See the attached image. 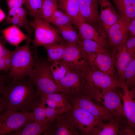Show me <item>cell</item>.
I'll return each instance as SVG.
<instances>
[{"label": "cell", "mask_w": 135, "mask_h": 135, "mask_svg": "<svg viewBox=\"0 0 135 135\" xmlns=\"http://www.w3.org/2000/svg\"><path fill=\"white\" fill-rule=\"evenodd\" d=\"M120 18L128 23L135 18V0H112Z\"/></svg>", "instance_id": "cell-22"}, {"label": "cell", "mask_w": 135, "mask_h": 135, "mask_svg": "<svg viewBox=\"0 0 135 135\" xmlns=\"http://www.w3.org/2000/svg\"><path fill=\"white\" fill-rule=\"evenodd\" d=\"M69 110L64 108H52L45 107L46 118L48 122L55 120L59 116Z\"/></svg>", "instance_id": "cell-36"}, {"label": "cell", "mask_w": 135, "mask_h": 135, "mask_svg": "<svg viewBox=\"0 0 135 135\" xmlns=\"http://www.w3.org/2000/svg\"><path fill=\"white\" fill-rule=\"evenodd\" d=\"M48 125V123H42L34 120L27 124L19 129L8 135H40L45 130Z\"/></svg>", "instance_id": "cell-25"}, {"label": "cell", "mask_w": 135, "mask_h": 135, "mask_svg": "<svg viewBox=\"0 0 135 135\" xmlns=\"http://www.w3.org/2000/svg\"><path fill=\"white\" fill-rule=\"evenodd\" d=\"M79 2L80 14L83 22L99 28L98 0H79Z\"/></svg>", "instance_id": "cell-18"}, {"label": "cell", "mask_w": 135, "mask_h": 135, "mask_svg": "<svg viewBox=\"0 0 135 135\" xmlns=\"http://www.w3.org/2000/svg\"><path fill=\"white\" fill-rule=\"evenodd\" d=\"M34 30V37L31 42L35 48L55 42H65L60 35L57 28L42 18L30 21Z\"/></svg>", "instance_id": "cell-5"}, {"label": "cell", "mask_w": 135, "mask_h": 135, "mask_svg": "<svg viewBox=\"0 0 135 135\" xmlns=\"http://www.w3.org/2000/svg\"><path fill=\"white\" fill-rule=\"evenodd\" d=\"M45 105L44 101L40 96L39 100L32 109L31 111L34 114V120L42 123H48L45 114Z\"/></svg>", "instance_id": "cell-34"}, {"label": "cell", "mask_w": 135, "mask_h": 135, "mask_svg": "<svg viewBox=\"0 0 135 135\" xmlns=\"http://www.w3.org/2000/svg\"><path fill=\"white\" fill-rule=\"evenodd\" d=\"M128 122L125 116H112L106 121H101L95 128L93 135H117Z\"/></svg>", "instance_id": "cell-19"}, {"label": "cell", "mask_w": 135, "mask_h": 135, "mask_svg": "<svg viewBox=\"0 0 135 135\" xmlns=\"http://www.w3.org/2000/svg\"><path fill=\"white\" fill-rule=\"evenodd\" d=\"M0 68L1 70L6 72L8 71L5 65L4 58L0 57Z\"/></svg>", "instance_id": "cell-44"}, {"label": "cell", "mask_w": 135, "mask_h": 135, "mask_svg": "<svg viewBox=\"0 0 135 135\" xmlns=\"http://www.w3.org/2000/svg\"><path fill=\"white\" fill-rule=\"evenodd\" d=\"M28 76L36 87V92L40 95L61 92L52 76L50 65L45 60L36 61Z\"/></svg>", "instance_id": "cell-4"}, {"label": "cell", "mask_w": 135, "mask_h": 135, "mask_svg": "<svg viewBox=\"0 0 135 135\" xmlns=\"http://www.w3.org/2000/svg\"><path fill=\"white\" fill-rule=\"evenodd\" d=\"M70 103L72 106L81 108L102 121H106L112 116L104 106L89 97H71Z\"/></svg>", "instance_id": "cell-10"}, {"label": "cell", "mask_w": 135, "mask_h": 135, "mask_svg": "<svg viewBox=\"0 0 135 135\" xmlns=\"http://www.w3.org/2000/svg\"><path fill=\"white\" fill-rule=\"evenodd\" d=\"M125 44L120 48L110 51L117 77L124 88V72L131 59Z\"/></svg>", "instance_id": "cell-17"}, {"label": "cell", "mask_w": 135, "mask_h": 135, "mask_svg": "<svg viewBox=\"0 0 135 135\" xmlns=\"http://www.w3.org/2000/svg\"><path fill=\"white\" fill-rule=\"evenodd\" d=\"M74 126L82 135H92L97 126L102 121L80 108L72 106L68 112Z\"/></svg>", "instance_id": "cell-8"}, {"label": "cell", "mask_w": 135, "mask_h": 135, "mask_svg": "<svg viewBox=\"0 0 135 135\" xmlns=\"http://www.w3.org/2000/svg\"><path fill=\"white\" fill-rule=\"evenodd\" d=\"M89 64L82 67L68 66V71L60 81L59 88L61 92L71 98L86 96L93 99L88 78Z\"/></svg>", "instance_id": "cell-2"}, {"label": "cell", "mask_w": 135, "mask_h": 135, "mask_svg": "<svg viewBox=\"0 0 135 135\" xmlns=\"http://www.w3.org/2000/svg\"><path fill=\"white\" fill-rule=\"evenodd\" d=\"M98 0L100 7L99 27L107 34L109 29L120 18V16L109 0Z\"/></svg>", "instance_id": "cell-15"}, {"label": "cell", "mask_w": 135, "mask_h": 135, "mask_svg": "<svg viewBox=\"0 0 135 135\" xmlns=\"http://www.w3.org/2000/svg\"><path fill=\"white\" fill-rule=\"evenodd\" d=\"M121 88H118L102 91L100 94L97 100V102L104 106L112 116H125L121 98L122 90H121Z\"/></svg>", "instance_id": "cell-9"}, {"label": "cell", "mask_w": 135, "mask_h": 135, "mask_svg": "<svg viewBox=\"0 0 135 135\" xmlns=\"http://www.w3.org/2000/svg\"><path fill=\"white\" fill-rule=\"evenodd\" d=\"M8 78L6 75L0 74V94L8 82Z\"/></svg>", "instance_id": "cell-40"}, {"label": "cell", "mask_w": 135, "mask_h": 135, "mask_svg": "<svg viewBox=\"0 0 135 135\" xmlns=\"http://www.w3.org/2000/svg\"><path fill=\"white\" fill-rule=\"evenodd\" d=\"M31 39L27 40L24 46H16L11 51V64L8 78L14 80H21L28 76L33 69L36 61L32 55L30 47Z\"/></svg>", "instance_id": "cell-3"}, {"label": "cell", "mask_w": 135, "mask_h": 135, "mask_svg": "<svg viewBox=\"0 0 135 135\" xmlns=\"http://www.w3.org/2000/svg\"><path fill=\"white\" fill-rule=\"evenodd\" d=\"M11 51L7 49L3 46L0 51V57L3 58H5L11 55Z\"/></svg>", "instance_id": "cell-43"}, {"label": "cell", "mask_w": 135, "mask_h": 135, "mask_svg": "<svg viewBox=\"0 0 135 135\" xmlns=\"http://www.w3.org/2000/svg\"><path fill=\"white\" fill-rule=\"evenodd\" d=\"M86 53L92 68L119 80L111 53Z\"/></svg>", "instance_id": "cell-11"}, {"label": "cell", "mask_w": 135, "mask_h": 135, "mask_svg": "<svg viewBox=\"0 0 135 135\" xmlns=\"http://www.w3.org/2000/svg\"><path fill=\"white\" fill-rule=\"evenodd\" d=\"M61 61L68 66L72 67L83 66L89 64L86 53L77 43L68 44L66 42Z\"/></svg>", "instance_id": "cell-13"}, {"label": "cell", "mask_w": 135, "mask_h": 135, "mask_svg": "<svg viewBox=\"0 0 135 135\" xmlns=\"http://www.w3.org/2000/svg\"><path fill=\"white\" fill-rule=\"evenodd\" d=\"M128 23L119 18L109 29L107 36L110 52L112 50L120 48L126 44L129 36L127 29Z\"/></svg>", "instance_id": "cell-12"}, {"label": "cell", "mask_w": 135, "mask_h": 135, "mask_svg": "<svg viewBox=\"0 0 135 135\" xmlns=\"http://www.w3.org/2000/svg\"><path fill=\"white\" fill-rule=\"evenodd\" d=\"M76 26L79 38L94 41L110 51L106 34L103 30L85 22L80 23Z\"/></svg>", "instance_id": "cell-14"}, {"label": "cell", "mask_w": 135, "mask_h": 135, "mask_svg": "<svg viewBox=\"0 0 135 135\" xmlns=\"http://www.w3.org/2000/svg\"><path fill=\"white\" fill-rule=\"evenodd\" d=\"M88 78L90 86L96 100L102 91L118 88H124L118 80L94 69L90 65Z\"/></svg>", "instance_id": "cell-7"}, {"label": "cell", "mask_w": 135, "mask_h": 135, "mask_svg": "<svg viewBox=\"0 0 135 135\" xmlns=\"http://www.w3.org/2000/svg\"><path fill=\"white\" fill-rule=\"evenodd\" d=\"M125 44L131 58L135 57V36H129Z\"/></svg>", "instance_id": "cell-37"}, {"label": "cell", "mask_w": 135, "mask_h": 135, "mask_svg": "<svg viewBox=\"0 0 135 135\" xmlns=\"http://www.w3.org/2000/svg\"><path fill=\"white\" fill-rule=\"evenodd\" d=\"M77 44L86 53H111L109 50L92 40L84 39L79 37Z\"/></svg>", "instance_id": "cell-27"}, {"label": "cell", "mask_w": 135, "mask_h": 135, "mask_svg": "<svg viewBox=\"0 0 135 135\" xmlns=\"http://www.w3.org/2000/svg\"><path fill=\"white\" fill-rule=\"evenodd\" d=\"M8 108L3 97L0 94V114Z\"/></svg>", "instance_id": "cell-42"}, {"label": "cell", "mask_w": 135, "mask_h": 135, "mask_svg": "<svg viewBox=\"0 0 135 135\" xmlns=\"http://www.w3.org/2000/svg\"><path fill=\"white\" fill-rule=\"evenodd\" d=\"M34 85L29 80L12 79L8 82L0 93L8 108L16 111H32L40 98L35 91Z\"/></svg>", "instance_id": "cell-1"}, {"label": "cell", "mask_w": 135, "mask_h": 135, "mask_svg": "<svg viewBox=\"0 0 135 135\" xmlns=\"http://www.w3.org/2000/svg\"><path fill=\"white\" fill-rule=\"evenodd\" d=\"M50 23L57 27L69 24H74L71 18L65 12L58 9L54 13L50 21Z\"/></svg>", "instance_id": "cell-33"}, {"label": "cell", "mask_w": 135, "mask_h": 135, "mask_svg": "<svg viewBox=\"0 0 135 135\" xmlns=\"http://www.w3.org/2000/svg\"><path fill=\"white\" fill-rule=\"evenodd\" d=\"M44 47L46 50L49 62L52 63L61 60L65 47V42H55Z\"/></svg>", "instance_id": "cell-26"}, {"label": "cell", "mask_w": 135, "mask_h": 135, "mask_svg": "<svg viewBox=\"0 0 135 135\" xmlns=\"http://www.w3.org/2000/svg\"><path fill=\"white\" fill-rule=\"evenodd\" d=\"M34 120L32 111H16L8 108L0 114V135H8Z\"/></svg>", "instance_id": "cell-6"}, {"label": "cell", "mask_w": 135, "mask_h": 135, "mask_svg": "<svg viewBox=\"0 0 135 135\" xmlns=\"http://www.w3.org/2000/svg\"><path fill=\"white\" fill-rule=\"evenodd\" d=\"M5 14L0 7V22L2 21L5 17Z\"/></svg>", "instance_id": "cell-45"}, {"label": "cell", "mask_w": 135, "mask_h": 135, "mask_svg": "<svg viewBox=\"0 0 135 135\" xmlns=\"http://www.w3.org/2000/svg\"><path fill=\"white\" fill-rule=\"evenodd\" d=\"M58 9L57 2L52 0H44L42 8V18L50 23L54 13Z\"/></svg>", "instance_id": "cell-35"}, {"label": "cell", "mask_w": 135, "mask_h": 135, "mask_svg": "<svg viewBox=\"0 0 135 135\" xmlns=\"http://www.w3.org/2000/svg\"><path fill=\"white\" fill-rule=\"evenodd\" d=\"M68 112L62 114L55 120L53 135L80 134L72 122Z\"/></svg>", "instance_id": "cell-21"}, {"label": "cell", "mask_w": 135, "mask_h": 135, "mask_svg": "<svg viewBox=\"0 0 135 135\" xmlns=\"http://www.w3.org/2000/svg\"><path fill=\"white\" fill-rule=\"evenodd\" d=\"M121 98L124 116L130 125L135 128V90L122 89Z\"/></svg>", "instance_id": "cell-20"}, {"label": "cell", "mask_w": 135, "mask_h": 135, "mask_svg": "<svg viewBox=\"0 0 135 135\" xmlns=\"http://www.w3.org/2000/svg\"><path fill=\"white\" fill-rule=\"evenodd\" d=\"M1 32L7 41L16 46L24 40L31 39V36L26 35L20 28L14 25L6 28Z\"/></svg>", "instance_id": "cell-24"}, {"label": "cell", "mask_w": 135, "mask_h": 135, "mask_svg": "<svg viewBox=\"0 0 135 135\" xmlns=\"http://www.w3.org/2000/svg\"><path fill=\"white\" fill-rule=\"evenodd\" d=\"M123 88L130 90H135V57L131 58L125 72Z\"/></svg>", "instance_id": "cell-31"}, {"label": "cell", "mask_w": 135, "mask_h": 135, "mask_svg": "<svg viewBox=\"0 0 135 135\" xmlns=\"http://www.w3.org/2000/svg\"><path fill=\"white\" fill-rule=\"evenodd\" d=\"M127 29L129 36H135V18L127 24Z\"/></svg>", "instance_id": "cell-38"}, {"label": "cell", "mask_w": 135, "mask_h": 135, "mask_svg": "<svg viewBox=\"0 0 135 135\" xmlns=\"http://www.w3.org/2000/svg\"><path fill=\"white\" fill-rule=\"evenodd\" d=\"M44 0H24V5L29 15L34 19L42 18V8Z\"/></svg>", "instance_id": "cell-32"}, {"label": "cell", "mask_w": 135, "mask_h": 135, "mask_svg": "<svg viewBox=\"0 0 135 135\" xmlns=\"http://www.w3.org/2000/svg\"><path fill=\"white\" fill-rule=\"evenodd\" d=\"M58 7L71 18L74 25L76 26L84 22L80 14L79 0H58Z\"/></svg>", "instance_id": "cell-23"}, {"label": "cell", "mask_w": 135, "mask_h": 135, "mask_svg": "<svg viewBox=\"0 0 135 135\" xmlns=\"http://www.w3.org/2000/svg\"><path fill=\"white\" fill-rule=\"evenodd\" d=\"M52 0L56 2H57L58 1V0Z\"/></svg>", "instance_id": "cell-47"}, {"label": "cell", "mask_w": 135, "mask_h": 135, "mask_svg": "<svg viewBox=\"0 0 135 135\" xmlns=\"http://www.w3.org/2000/svg\"><path fill=\"white\" fill-rule=\"evenodd\" d=\"M1 71V70H0V71Z\"/></svg>", "instance_id": "cell-48"}, {"label": "cell", "mask_w": 135, "mask_h": 135, "mask_svg": "<svg viewBox=\"0 0 135 135\" xmlns=\"http://www.w3.org/2000/svg\"><path fill=\"white\" fill-rule=\"evenodd\" d=\"M28 11L22 6L8 9V12L4 23L25 29L31 36L33 28L27 18Z\"/></svg>", "instance_id": "cell-16"}, {"label": "cell", "mask_w": 135, "mask_h": 135, "mask_svg": "<svg viewBox=\"0 0 135 135\" xmlns=\"http://www.w3.org/2000/svg\"><path fill=\"white\" fill-rule=\"evenodd\" d=\"M40 97L44 100L46 104L48 105V107L54 108H59L57 104L54 101L48 99L44 98L41 96Z\"/></svg>", "instance_id": "cell-41"}, {"label": "cell", "mask_w": 135, "mask_h": 135, "mask_svg": "<svg viewBox=\"0 0 135 135\" xmlns=\"http://www.w3.org/2000/svg\"><path fill=\"white\" fill-rule=\"evenodd\" d=\"M72 24H69L57 27L64 40L68 44H76L79 38L78 33Z\"/></svg>", "instance_id": "cell-28"}, {"label": "cell", "mask_w": 135, "mask_h": 135, "mask_svg": "<svg viewBox=\"0 0 135 135\" xmlns=\"http://www.w3.org/2000/svg\"><path fill=\"white\" fill-rule=\"evenodd\" d=\"M40 96L42 98L54 101L59 108H65L69 110L72 108L71 97L64 93H54Z\"/></svg>", "instance_id": "cell-29"}, {"label": "cell", "mask_w": 135, "mask_h": 135, "mask_svg": "<svg viewBox=\"0 0 135 135\" xmlns=\"http://www.w3.org/2000/svg\"><path fill=\"white\" fill-rule=\"evenodd\" d=\"M3 46L0 43V51L2 48Z\"/></svg>", "instance_id": "cell-46"}, {"label": "cell", "mask_w": 135, "mask_h": 135, "mask_svg": "<svg viewBox=\"0 0 135 135\" xmlns=\"http://www.w3.org/2000/svg\"><path fill=\"white\" fill-rule=\"evenodd\" d=\"M50 68L54 81L59 88L60 81L64 77L68 71V67L60 61L52 63L50 65Z\"/></svg>", "instance_id": "cell-30"}, {"label": "cell", "mask_w": 135, "mask_h": 135, "mask_svg": "<svg viewBox=\"0 0 135 135\" xmlns=\"http://www.w3.org/2000/svg\"><path fill=\"white\" fill-rule=\"evenodd\" d=\"M8 9L14 7L22 6L24 0H5Z\"/></svg>", "instance_id": "cell-39"}]
</instances>
